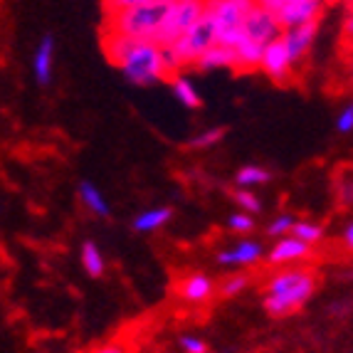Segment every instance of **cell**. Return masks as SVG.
Instances as JSON below:
<instances>
[{"label":"cell","instance_id":"6da1fadb","mask_svg":"<svg viewBox=\"0 0 353 353\" xmlns=\"http://www.w3.org/2000/svg\"><path fill=\"white\" fill-rule=\"evenodd\" d=\"M104 52L131 84L148 87V84L168 79V72L163 67V54H161V45H156L151 40H131V37L106 32Z\"/></svg>","mask_w":353,"mask_h":353},{"label":"cell","instance_id":"7a4b0ae2","mask_svg":"<svg viewBox=\"0 0 353 353\" xmlns=\"http://www.w3.org/2000/svg\"><path fill=\"white\" fill-rule=\"evenodd\" d=\"M316 277L304 267H282L265 289V309L272 316H289L314 296Z\"/></svg>","mask_w":353,"mask_h":353},{"label":"cell","instance_id":"3957f363","mask_svg":"<svg viewBox=\"0 0 353 353\" xmlns=\"http://www.w3.org/2000/svg\"><path fill=\"white\" fill-rule=\"evenodd\" d=\"M171 3L165 0H146L139 6L124 8L117 12H106V32L124 35L131 40H156Z\"/></svg>","mask_w":353,"mask_h":353},{"label":"cell","instance_id":"277c9868","mask_svg":"<svg viewBox=\"0 0 353 353\" xmlns=\"http://www.w3.org/2000/svg\"><path fill=\"white\" fill-rule=\"evenodd\" d=\"M254 6V0H205V15L215 28L218 45L235 48L242 37V25Z\"/></svg>","mask_w":353,"mask_h":353},{"label":"cell","instance_id":"5b68a950","mask_svg":"<svg viewBox=\"0 0 353 353\" xmlns=\"http://www.w3.org/2000/svg\"><path fill=\"white\" fill-rule=\"evenodd\" d=\"M203 12H205V0H176V3H171L153 42L161 48H171L173 42L181 40V35H185L201 20Z\"/></svg>","mask_w":353,"mask_h":353},{"label":"cell","instance_id":"8992f818","mask_svg":"<svg viewBox=\"0 0 353 353\" xmlns=\"http://www.w3.org/2000/svg\"><path fill=\"white\" fill-rule=\"evenodd\" d=\"M215 42H218V37H215V28H212L210 18L203 12L201 20H198V23H195L185 35H181V40L173 42L171 50L178 57L181 70H183V67H195V62L203 57V52H208Z\"/></svg>","mask_w":353,"mask_h":353},{"label":"cell","instance_id":"52a82bcc","mask_svg":"<svg viewBox=\"0 0 353 353\" xmlns=\"http://www.w3.org/2000/svg\"><path fill=\"white\" fill-rule=\"evenodd\" d=\"M282 32H284V28L279 25V20L274 18L270 10L254 6L252 12L248 15V20H245V25H242L240 40H250V42H254V45H259V48H265L270 42L279 40Z\"/></svg>","mask_w":353,"mask_h":353},{"label":"cell","instance_id":"ba28073f","mask_svg":"<svg viewBox=\"0 0 353 353\" xmlns=\"http://www.w3.org/2000/svg\"><path fill=\"white\" fill-rule=\"evenodd\" d=\"M259 70L265 72L270 79H274V82H287L289 77H292V72H294V62H292V57H289L282 37L274 40V42H270V45H265V50H262V59H259Z\"/></svg>","mask_w":353,"mask_h":353},{"label":"cell","instance_id":"9c48e42d","mask_svg":"<svg viewBox=\"0 0 353 353\" xmlns=\"http://www.w3.org/2000/svg\"><path fill=\"white\" fill-rule=\"evenodd\" d=\"M321 12H324V3L321 0H284V6L279 8V12L274 18L287 30V28H294V25L319 23Z\"/></svg>","mask_w":353,"mask_h":353},{"label":"cell","instance_id":"30bf717a","mask_svg":"<svg viewBox=\"0 0 353 353\" xmlns=\"http://www.w3.org/2000/svg\"><path fill=\"white\" fill-rule=\"evenodd\" d=\"M316 32H319V23L294 25V28H287L282 32V42H284V48H287L289 57H292V62H294V67L299 65L301 59L309 54V50L314 48Z\"/></svg>","mask_w":353,"mask_h":353},{"label":"cell","instance_id":"8fae6325","mask_svg":"<svg viewBox=\"0 0 353 353\" xmlns=\"http://www.w3.org/2000/svg\"><path fill=\"white\" fill-rule=\"evenodd\" d=\"M309 252H312V248H309V245H304V242L296 240V237L287 235V237H279V240H274L272 250L267 252V259H270L272 265L292 267L294 262H301L304 257H309Z\"/></svg>","mask_w":353,"mask_h":353},{"label":"cell","instance_id":"7c38bea8","mask_svg":"<svg viewBox=\"0 0 353 353\" xmlns=\"http://www.w3.org/2000/svg\"><path fill=\"white\" fill-rule=\"evenodd\" d=\"M265 257V248L257 240H240L232 248L218 254V262L225 267H250Z\"/></svg>","mask_w":353,"mask_h":353},{"label":"cell","instance_id":"4fadbf2b","mask_svg":"<svg viewBox=\"0 0 353 353\" xmlns=\"http://www.w3.org/2000/svg\"><path fill=\"white\" fill-rule=\"evenodd\" d=\"M52 67H54V37L42 35L37 42L35 54H32V74H35L40 87H48L52 82Z\"/></svg>","mask_w":353,"mask_h":353},{"label":"cell","instance_id":"5bb4252c","mask_svg":"<svg viewBox=\"0 0 353 353\" xmlns=\"http://www.w3.org/2000/svg\"><path fill=\"white\" fill-rule=\"evenodd\" d=\"M212 292H215V282H212L208 274H203V272L188 274V277L181 282V287H178L181 299L188 301V304H203V301L210 299Z\"/></svg>","mask_w":353,"mask_h":353},{"label":"cell","instance_id":"9a60e30c","mask_svg":"<svg viewBox=\"0 0 353 353\" xmlns=\"http://www.w3.org/2000/svg\"><path fill=\"white\" fill-rule=\"evenodd\" d=\"M77 198H79V203H82L89 212H94L97 218H109V215H112L109 201H106L104 193H101L92 181L77 183Z\"/></svg>","mask_w":353,"mask_h":353},{"label":"cell","instance_id":"2e32d148","mask_svg":"<svg viewBox=\"0 0 353 353\" xmlns=\"http://www.w3.org/2000/svg\"><path fill=\"white\" fill-rule=\"evenodd\" d=\"M171 218H173L171 208H165V205L148 208V210L139 212L134 218V230L136 232H156V230H161L163 225H168Z\"/></svg>","mask_w":353,"mask_h":353},{"label":"cell","instance_id":"e0dca14e","mask_svg":"<svg viewBox=\"0 0 353 353\" xmlns=\"http://www.w3.org/2000/svg\"><path fill=\"white\" fill-rule=\"evenodd\" d=\"M195 67L210 72V70H225V67H232L235 70V52L232 48H225V45H212L208 52H203V57L195 62Z\"/></svg>","mask_w":353,"mask_h":353},{"label":"cell","instance_id":"ac0fdd59","mask_svg":"<svg viewBox=\"0 0 353 353\" xmlns=\"http://www.w3.org/2000/svg\"><path fill=\"white\" fill-rule=\"evenodd\" d=\"M262 50H265V48H259V45H254V42L240 40L235 48H232V52H235V70H240V72L259 70Z\"/></svg>","mask_w":353,"mask_h":353},{"label":"cell","instance_id":"d6986e66","mask_svg":"<svg viewBox=\"0 0 353 353\" xmlns=\"http://www.w3.org/2000/svg\"><path fill=\"white\" fill-rule=\"evenodd\" d=\"M171 89H173V97H176V99L181 101V106H185V109H201L203 106L201 94H198V89L193 87V82H190L188 77L173 74Z\"/></svg>","mask_w":353,"mask_h":353},{"label":"cell","instance_id":"ffe728a7","mask_svg":"<svg viewBox=\"0 0 353 353\" xmlns=\"http://www.w3.org/2000/svg\"><path fill=\"white\" fill-rule=\"evenodd\" d=\"M82 267H84V272H87L89 277H101L106 272V259H104V252H101V248L97 245V242H92V240H87L82 245Z\"/></svg>","mask_w":353,"mask_h":353},{"label":"cell","instance_id":"44dd1931","mask_svg":"<svg viewBox=\"0 0 353 353\" xmlns=\"http://www.w3.org/2000/svg\"><path fill=\"white\" fill-rule=\"evenodd\" d=\"M272 181V173L267 171V168H262V165H242L240 171L235 173V183H237V188H259V185H265V183Z\"/></svg>","mask_w":353,"mask_h":353},{"label":"cell","instance_id":"7402d4cb","mask_svg":"<svg viewBox=\"0 0 353 353\" xmlns=\"http://www.w3.org/2000/svg\"><path fill=\"white\" fill-rule=\"evenodd\" d=\"M292 237H296V240H301L304 245H316L321 237H324V228L316 223H309V220H296L294 228H292V232H289Z\"/></svg>","mask_w":353,"mask_h":353},{"label":"cell","instance_id":"603a6c76","mask_svg":"<svg viewBox=\"0 0 353 353\" xmlns=\"http://www.w3.org/2000/svg\"><path fill=\"white\" fill-rule=\"evenodd\" d=\"M232 201L237 203V208H240L242 212H248V215H254V212L262 210V203H259V198L248 188H237L235 193H232Z\"/></svg>","mask_w":353,"mask_h":353},{"label":"cell","instance_id":"cb8c5ba5","mask_svg":"<svg viewBox=\"0 0 353 353\" xmlns=\"http://www.w3.org/2000/svg\"><path fill=\"white\" fill-rule=\"evenodd\" d=\"M296 218L294 215H279V218H274L270 223V228H267V235L274 237V240H279V237H287L289 232H292V228H294Z\"/></svg>","mask_w":353,"mask_h":353},{"label":"cell","instance_id":"d4e9b609","mask_svg":"<svg viewBox=\"0 0 353 353\" xmlns=\"http://www.w3.org/2000/svg\"><path fill=\"white\" fill-rule=\"evenodd\" d=\"M225 136V129H220V126H215V129H208L203 131V134L193 136V141H190V146L193 148H208V146H215V143L220 141Z\"/></svg>","mask_w":353,"mask_h":353},{"label":"cell","instance_id":"484cf974","mask_svg":"<svg viewBox=\"0 0 353 353\" xmlns=\"http://www.w3.org/2000/svg\"><path fill=\"white\" fill-rule=\"evenodd\" d=\"M228 228L232 230V232H240V235H245V232H250V230L254 228V218L252 215H248V212H232L228 218Z\"/></svg>","mask_w":353,"mask_h":353},{"label":"cell","instance_id":"4316f807","mask_svg":"<svg viewBox=\"0 0 353 353\" xmlns=\"http://www.w3.org/2000/svg\"><path fill=\"white\" fill-rule=\"evenodd\" d=\"M248 282H250V279L245 277V274H237V277H228L223 284H220V292H223L225 296H235V294H240L242 289L248 287Z\"/></svg>","mask_w":353,"mask_h":353},{"label":"cell","instance_id":"83f0119b","mask_svg":"<svg viewBox=\"0 0 353 353\" xmlns=\"http://www.w3.org/2000/svg\"><path fill=\"white\" fill-rule=\"evenodd\" d=\"M336 131L339 134H351L353 131V101L339 112V117H336Z\"/></svg>","mask_w":353,"mask_h":353},{"label":"cell","instance_id":"f1b7e54d","mask_svg":"<svg viewBox=\"0 0 353 353\" xmlns=\"http://www.w3.org/2000/svg\"><path fill=\"white\" fill-rule=\"evenodd\" d=\"M181 348L183 353H208V346L203 341L201 336H193V334H185L181 339Z\"/></svg>","mask_w":353,"mask_h":353},{"label":"cell","instance_id":"f546056e","mask_svg":"<svg viewBox=\"0 0 353 353\" xmlns=\"http://www.w3.org/2000/svg\"><path fill=\"white\" fill-rule=\"evenodd\" d=\"M139 3H146V0H104V10L117 12V10H124V8L139 6Z\"/></svg>","mask_w":353,"mask_h":353},{"label":"cell","instance_id":"4dcf8cb0","mask_svg":"<svg viewBox=\"0 0 353 353\" xmlns=\"http://www.w3.org/2000/svg\"><path fill=\"white\" fill-rule=\"evenodd\" d=\"M89 353H126V351H124V346H119V343H106V346L94 348V351H89Z\"/></svg>","mask_w":353,"mask_h":353},{"label":"cell","instance_id":"1f68e13d","mask_svg":"<svg viewBox=\"0 0 353 353\" xmlns=\"http://www.w3.org/2000/svg\"><path fill=\"white\" fill-rule=\"evenodd\" d=\"M343 245H346L348 250H353V223H348L346 230H343Z\"/></svg>","mask_w":353,"mask_h":353},{"label":"cell","instance_id":"d6a6232c","mask_svg":"<svg viewBox=\"0 0 353 353\" xmlns=\"http://www.w3.org/2000/svg\"><path fill=\"white\" fill-rule=\"evenodd\" d=\"M346 32H348V35H353V12L348 15V20H346Z\"/></svg>","mask_w":353,"mask_h":353},{"label":"cell","instance_id":"836d02e7","mask_svg":"<svg viewBox=\"0 0 353 353\" xmlns=\"http://www.w3.org/2000/svg\"><path fill=\"white\" fill-rule=\"evenodd\" d=\"M321 3H324V6H331V3H339V0H321Z\"/></svg>","mask_w":353,"mask_h":353},{"label":"cell","instance_id":"e575fe53","mask_svg":"<svg viewBox=\"0 0 353 353\" xmlns=\"http://www.w3.org/2000/svg\"><path fill=\"white\" fill-rule=\"evenodd\" d=\"M351 70H353V50H351Z\"/></svg>","mask_w":353,"mask_h":353}]
</instances>
